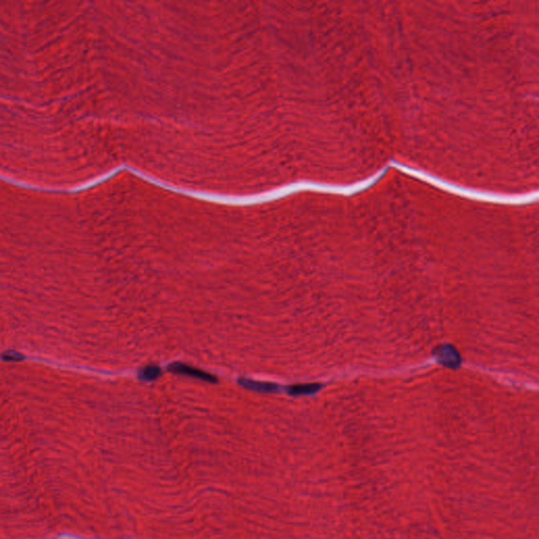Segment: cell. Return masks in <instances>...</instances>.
I'll list each match as a JSON object with an SVG mask.
<instances>
[{
  "mask_svg": "<svg viewBox=\"0 0 539 539\" xmlns=\"http://www.w3.org/2000/svg\"><path fill=\"white\" fill-rule=\"evenodd\" d=\"M312 390V386L310 385H295V386H292L290 389V393L291 394H302V393H308V391Z\"/></svg>",
  "mask_w": 539,
  "mask_h": 539,
  "instance_id": "obj_4",
  "label": "cell"
},
{
  "mask_svg": "<svg viewBox=\"0 0 539 539\" xmlns=\"http://www.w3.org/2000/svg\"><path fill=\"white\" fill-rule=\"evenodd\" d=\"M170 370L172 372H174V373H176V374H182V375L199 378V379H202V380H208V381H211V383H214V381H216V379L212 375H210V374H207V373L202 372L198 369H195V367H193V366H189L183 365V364L171 365Z\"/></svg>",
  "mask_w": 539,
  "mask_h": 539,
  "instance_id": "obj_1",
  "label": "cell"
},
{
  "mask_svg": "<svg viewBox=\"0 0 539 539\" xmlns=\"http://www.w3.org/2000/svg\"><path fill=\"white\" fill-rule=\"evenodd\" d=\"M241 384L250 390H255V391H258V392H268V393H270V392H276L278 390L277 386H276L273 384H270V383H260V381L247 380V381H241Z\"/></svg>",
  "mask_w": 539,
  "mask_h": 539,
  "instance_id": "obj_2",
  "label": "cell"
},
{
  "mask_svg": "<svg viewBox=\"0 0 539 539\" xmlns=\"http://www.w3.org/2000/svg\"><path fill=\"white\" fill-rule=\"evenodd\" d=\"M140 375L146 380H153L160 375V369L158 366H149L144 367Z\"/></svg>",
  "mask_w": 539,
  "mask_h": 539,
  "instance_id": "obj_3",
  "label": "cell"
}]
</instances>
